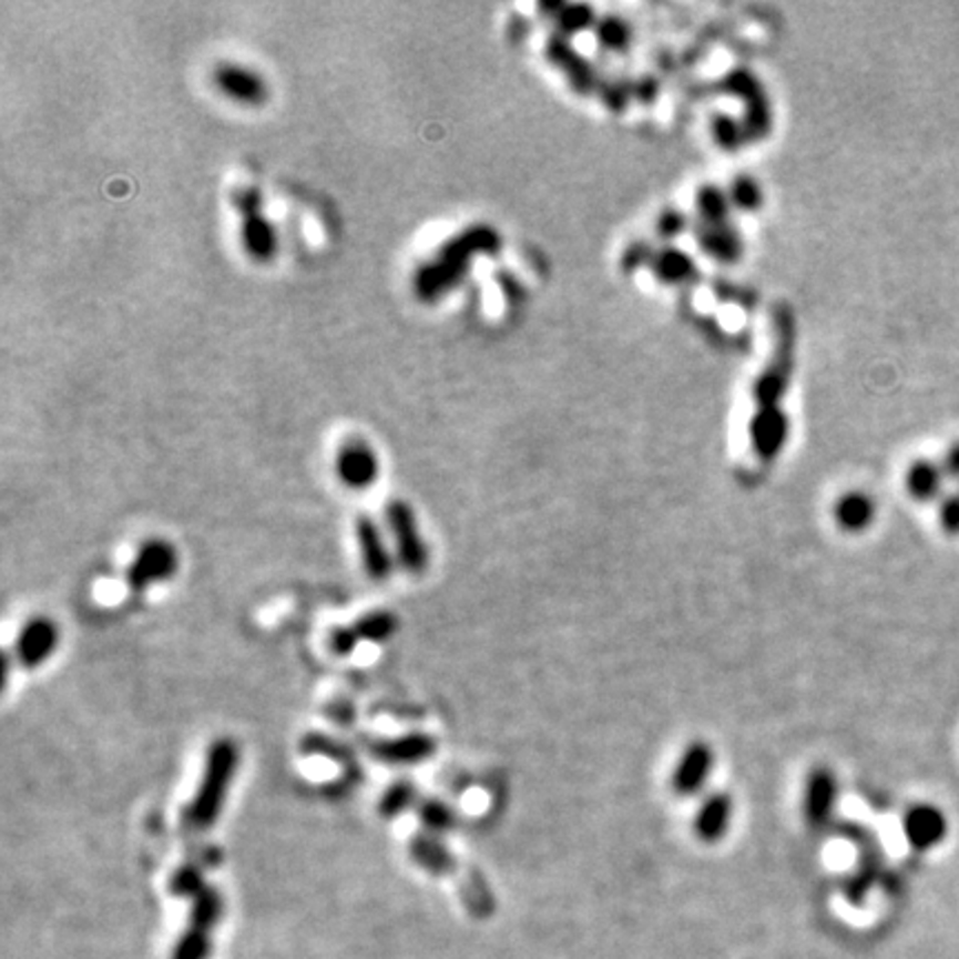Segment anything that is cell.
Here are the masks:
<instances>
[{"label":"cell","mask_w":959,"mask_h":959,"mask_svg":"<svg viewBox=\"0 0 959 959\" xmlns=\"http://www.w3.org/2000/svg\"><path fill=\"white\" fill-rule=\"evenodd\" d=\"M731 201L728 194L722 192L715 185H706L700 190L697 194V212H700V221L706 225H717V223H728V214H731Z\"/></svg>","instance_id":"obj_23"},{"label":"cell","mask_w":959,"mask_h":959,"mask_svg":"<svg viewBox=\"0 0 959 959\" xmlns=\"http://www.w3.org/2000/svg\"><path fill=\"white\" fill-rule=\"evenodd\" d=\"M205 886H207V879H205V873L201 870L198 864H185V866L176 868L172 879H170V892L174 897H183V899H192Z\"/></svg>","instance_id":"obj_26"},{"label":"cell","mask_w":959,"mask_h":959,"mask_svg":"<svg viewBox=\"0 0 959 959\" xmlns=\"http://www.w3.org/2000/svg\"><path fill=\"white\" fill-rule=\"evenodd\" d=\"M178 571V553L174 544L161 538H152L141 544L134 560L127 567L125 580L130 591L145 593L159 582H167Z\"/></svg>","instance_id":"obj_7"},{"label":"cell","mask_w":959,"mask_h":959,"mask_svg":"<svg viewBox=\"0 0 959 959\" xmlns=\"http://www.w3.org/2000/svg\"><path fill=\"white\" fill-rule=\"evenodd\" d=\"M414 810L418 813L422 830L429 835L442 837L458 826V813L447 802L436 797H420Z\"/></svg>","instance_id":"obj_21"},{"label":"cell","mask_w":959,"mask_h":959,"mask_svg":"<svg viewBox=\"0 0 959 959\" xmlns=\"http://www.w3.org/2000/svg\"><path fill=\"white\" fill-rule=\"evenodd\" d=\"M939 527L946 535H959V489L948 493L939 502Z\"/></svg>","instance_id":"obj_30"},{"label":"cell","mask_w":959,"mask_h":959,"mask_svg":"<svg viewBox=\"0 0 959 959\" xmlns=\"http://www.w3.org/2000/svg\"><path fill=\"white\" fill-rule=\"evenodd\" d=\"M398 631V615L391 611H369L354 620L347 626H334L329 631L327 644L334 655L347 657L351 655L363 642L382 644L391 640Z\"/></svg>","instance_id":"obj_8"},{"label":"cell","mask_w":959,"mask_h":959,"mask_svg":"<svg viewBox=\"0 0 959 959\" xmlns=\"http://www.w3.org/2000/svg\"><path fill=\"white\" fill-rule=\"evenodd\" d=\"M653 267H655V274L666 283H684L695 274V269H693L695 265L691 263V258L677 249H671V247L657 252Z\"/></svg>","instance_id":"obj_24"},{"label":"cell","mask_w":959,"mask_h":959,"mask_svg":"<svg viewBox=\"0 0 959 959\" xmlns=\"http://www.w3.org/2000/svg\"><path fill=\"white\" fill-rule=\"evenodd\" d=\"M901 830L906 841L915 850H930L946 839L948 822L946 815L932 804H912L901 817Z\"/></svg>","instance_id":"obj_15"},{"label":"cell","mask_w":959,"mask_h":959,"mask_svg":"<svg viewBox=\"0 0 959 959\" xmlns=\"http://www.w3.org/2000/svg\"><path fill=\"white\" fill-rule=\"evenodd\" d=\"M598 41L611 52H624L633 41V32H631L629 23L618 21V19H606L598 28Z\"/></svg>","instance_id":"obj_27"},{"label":"cell","mask_w":959,"mask_h":959,"mask_svg":"<svg viewBox=\"0 0 959 959\" xmlns=\"http://www.w3.org/2000/svg\"><path fill=\"white\" fill-rule=\"evenodd\" d=\"M238 764H241V748L234 739L221 737L210 746L201 784L183 813V826L190 833L196 835L216 826L225 808L234 777L238 773Z\"/></svg>","instance_id":"obj_1"},{"label":"cell","mask_w":959,"mask_h":959,"mask_svg":"<svg viewBox=\"0 0 959 959\" xmlns=\"http://www.w3.org/2000/svg\"><path fill=\"white\" fill-rule=\"evenodd\" d=\"M216 88L232 101L243 105H263L269 99V88L265 79L245 65L238 63H221L214 70Z\"/></svg>","instance_id":"obj_14"},{"label":"cell","mask_w":959,"mask_h":959,"mask_svg":"<svg viewBox=\"0 0 959 959\" xmlns=\"http://www.w3.org/2000/svg\"><path fill=\"white\" fill-rule=\"evenodd\" d=\"M943 480H946V476H943V469L939 462L928 460V458H919L906 469L904 487L915 502H932L939 498Z\"/></svg>","instance_id":"obj_18"},{"label":"cell","mask_w":959,"mask_h":959,"mask_svg":"<svg viewBox=\"0 0 959 959\" xmlns=\"http://www.w3.org/2000/svg\"><path fill=\"white\" fill-rule=\"evenodd\" d=\"M697 241H700V247L708 256H713L715 261L733 263L742 256V238H739L737 229L731 225V221L717 223V225L700 223Z\"/></svg>","instance_id":"obj_19"},{"label":"cell","mask_w":959,"mask_h":959,"mask_svg":"<svg viewBox=\"0 0 959 959\" xmlns=\"http://www.w3.org/2000/svg\"><path fill=\"white\" fill-rule=\"evenodd\" d=\"M875 518H877V504H875V500L868 493L857 491V489L841 493L835 500V504H833V520H835V524L841 531L853 533V535L864 533L866 529H870L873 522H875Z\"/></svg>","instance_id":"obj_17"},{"label":"cell","mask_w":959,"mask_h":959,"mask_svg":"<svg viewBox=\"0 0 959 959\" xmlns=\"http://www.w3.org/2000/svg\"><path fill=\"white\" fill-rule=\"evenodd\" d=\"M190 908V924L192 928H201L205 932H214L225 915V897L218 890V886L207 884L203 890H198L192 899Z\"/></svg>","instance_id":"obj_20"},{"label":"cell","mask_w":959,"mask_h":959,"mask_svg":"<svg viewBox=\"0 0 959 959\" xmlns=\"http://www.w3.org/2000/svg\"><path fill=\"white\" fill-rule=\"evenodd\" d=\"M682 227H684V218L675 212H669L666 216H662V221H660V229H662V234L664 236H677L680 232H682Z\"/></svg>","instance_id":"obj_32"},{"label":"cell","mask_w":959,"mask_h":959,"mask_svg":"<svg viewBox=\"0 0 959 959\" xmlns=\"http://www.w3.org/2000/svg\"><path fill=\"white\" fill-rule=\"evenodd\" d=\"M336 476L351 491H365L380 476L378 453L360 438L347 440L336 453Z\"/></svg>","instance_id":"obj_11"},{"label":"cell","mask_w":959,"mask_h":959,"mask_svg":"<svg viewBox=\"0 0 959 959\" xmlns=\"http://www.w3.org/2000/svg\"><path fill=\"white\" fill-rule=\"evenodd\" d=\"M236 207L243 218L241 238L247 256L256 263H269L278 254V234L272 221L263 214V196L258 190L247 187L236 194Z\"/></svg>","instance_id":"obj_4"},{"label":"cell","mask_w":959,"mask_h":959,"mask_svg":"<svg viewBox=\"0 0 959 959\" xmlns=\"http://www.w3.org/2000/svg\"><path fill=\"white\" fill-rule=\"evenodd\" d=\"M303 751H305V753H312V755H325V757H331V759H338V762L351 764V753H349V748H347L345 744L331 739L329 735H323V733L307 735L305 742H303Z\"/></svg>","instance_id":"obj_29"},{"label":"cell","mask_w":959,"mask_h":959,"mask_svg":"<svg viewBox=\"0 0 959 959\" xmlns=\"http://www.w3.org/2000/svg\"><path fill=\"white\" fill-rule=\"evenodd\" d=\"M409 857L431 877L451 879L458 888V895L465 904V908L473 917H491L496 910L493 892L489 890L487 881L473 873L471 868L462 866L458 857L451 853V848L442 841V837L429 835L425 830H418L409 839Z\"/></svg>","instance_id":"obj_2"},{"label":"cell","mask_w":959,"mask_h":959,"mask_svg":"<svg viewBox=\"0 0 959 959\" xmlns=\"http://www.w3.org/2000/svg\"><path fill=\"white\" fill-rule=\"evenodd\" d=\"M438 751V742L429 733H407L398 737H385L369 744L374 759L387 766H416L431 759Z\"/></svg>","instance_id":"obj_12"},{"label":"cell","mask_w":959,"mask_h":959,"mask_svg":"<svg viewBox=\"0 0 959 959\" xmlns=\"http://www.w3.org/2000/svg\"><path fill=\"white\" fill-rule=\"evenodd\" d=\"M943 469V476L959 482V442H952L948 451L943 453V460L939 462Z\"/></svg>","instance_id":"obj_31"},{"label":"cell","mask_w":959,"mask_h":959,"mask_svg":"<svg viewBox=\"0 0 959 959\" xmlns=\"http://www.w3.org/2000/svg\"><path fill=\"white\" fill-rule=\"evenodd\" d=\"M498 238L487 227H473L465 234L451 238L438 254L433 263L422 265L414 276V287L420 300L433 303L445 296L465 276L467 263L473 254L496 247Z\"/></svg>","instance_id":"obj_3"},{"label":"cell","mask_w":959,"mask_h":959,"mask_svg":"<svg viewBox=\"0 0 959 959\" xmlns=\"http://www.w3.org/2000/svg\"><path fill=\"white\" fill-rule=\"evenodd\" d=\"M726 194H728L731 205L737 210H744V212H753L762 205V190L751 176H739L737 181H733L731 192H726Z\"/></svg>","instance_id":"obj_28"},{"label":"cell","mask_w":959,"mask_h":959,"mask_svg":"<svg viewBox=\"0 0 959 959\" xmlns=\"http://www.w3.org/2000/svg\"><path fill=\"white\" fill-rule=\"evenodd\" d=\"M59 644H61V631L54 620L45 615L30 618L17 635L14 660L19 666L28 671L39 669L57 653Z\"/></svg>","instance_id":"obj_10"},{"label":"cell","mask_w":959,"mask_h":959,"mask_svg":"<svg viewBox=\"0 0 959 959\" xmlns=\"http://www.w3.org/2000/svg\"><path fill=\"white\" fill-rule=\"evenodd\" d=\"M212 932L187 926L172 948L170 959H210L212 957Z\"/></svg>","instance_id":"obj_25"},{"label":"cell","mask_w":959,"mask_h":959,"mask_svg":"<svg viewBox=\"0 0 959 959\" xmlns=\"http://www.w3.org/2000/svg\"><path fill=\"white\" fill-rule=\"evenodd\" d=\"M385 516L396 542L400 564L411 575H422L429 569V547L420 535L414 509L405 500H391L385 509Z\"/></svg>","instance_id":"obj_6"},{"label":"cell","mask_w":959,"mask_h":959,"mask_svg":"<svg viewBox=\"0 0 959 959\" xmlns=\"http://www.w3.org/2000/svg\"><path fill=\"white\" fill-rule=\"evenodd\" d=\"M839 779L830 766H813L802 790V815L810 828H824L837 808Z\"/></svg>","instance_id":"obj_9"},{"label":"cell","mask_w":959,"mask_h":959,"mask_svg":"<svg viewBox=\"0 0 959 959\" xmlns=\"http://www.w3.org/2000/svg\"><path fill=\"white\" fill-rule=\"evenodd\" d=\"M735 799L731 793L713 790L702 797L693 815V833L702 844H720L731 833Z\"/></svg>","instance_id":"obj_13"},{"label":"cell","mask_w":959,"mask_h":959,"mask_svg":"<svg viewBox=\"0 0 959 959\" xmlns=\"http://www.w3.org/2000/svg\"><path fill=\"white\" fill-rule=\"evenodd\" d=\"M354 531H356V540H358V549L367 575L376 582L389 580L394 573V558L385 544L382 531L376 524V520L363 513L354 522Z\"/></svg>","instance_id":"obj_16"},{"label":"cell","mask_w":959,"mask_h":959,"mask_svg":"<svg viewBox=\"0 0 959 959\" xmlns=\"http://www.w3.org/2000/svg\"><path fill=\"white\" fill-rule=\"evenodd\" d=\"M418 799H420L418 788L409 779H398L396 784H391L385 790L378 810L385 819H396L398 815L407 813L409 808H416Z\"/></svg>","instance_id":"obj_22"},{"label":"cell","mask_w":959,"mask_h":959,"mask_svg":"<svg viewBox=\"0 0 959 959\" xmlns=\"http://www.w3.org/2000/svg\"><path fill=\"white\" fill-rule=\"evenodd\" d=\"M717 755L713 744L706 739H691L682 753L677 755L671 773H669V788L675 797L688 799L704 793L706 784L711 782L715 773Z\"/></svg>","instance_id":"obj_5"}]
</instances>
